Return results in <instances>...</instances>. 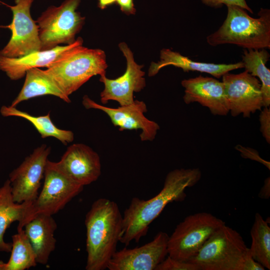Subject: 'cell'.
Masks as SVG:
<instances>
[{"label":"cell","instance_id":"obj_15","mask_svg":"<svg viewBox=\"0 0 270 270\" xmlns=\"http://www.w3.org/2000/svg\"><path fill=\"white\" fill-rule=\"evenodd\" d=\"M55 164L66 176L83 186L96 181L101 174L98 154L83 144L70 146L60 160Z\"/></svg>","mask_w":270,"mask_h":270},{"label":"cell","instance_id":"obj_28","mask_svg":"<svg viewBox=\"0 0 270 270\" xmlns=\"http://www.w3.org/2000/svg\"><path fill=\"white\" fill-rule=\"evenodd\" d=\"M260 131L266 142L270 143V108L264 107L259 116Z\"/></svg>","mask_w":270,"mask_h":270},{"label":"cell","instance_id":"obj_26","mask_svg":"<svg viewBox=\"0 0 270 270\" xmlns=\"http://www.w3.org/2000/svg\"><path fill=\"white\" fill-rule=\"evenodd\" d=\"M155 270H200L196 264L186 261L173 258L168 256Z\"/></svg>","mask_w":270,"mask_h":270},{"label":"cell","instance_id":"obj_21","mask_svg":"<svg viewBox=\"0 0 270 270\" xmlns=\"http://www.w3.org/2000/svg\"><path fill=\"white\" fill-rule=\"evenodd\" d=\"M11 185L9 180L0 188V252H11L12 243L4 241V236L10 224L21 222L27 208L32 202H15L12 199Z\"/></svg>","mask_w":270,"mask_h":270},{"label":"cell","instance_id":"obj_19","mask_svg":"<svg viewBox=\"0 0 270 270\" xmlns=\"http://www.w3.org/2000/svg\"><path fill=\"white\" fill-rule=\"evenodd\" d=\"M24 228L36 254L37 263L46 264L56 248L54 234L57 224L55 220L52 216L39 214Z\"/></svg>","mask_w":270,"mask_h":270},{"label":"cell","instance_id":"obj_2","mask_svg":"<svg viewBox=\"0 0 270 270\" xmlns=\"http://www.w3.org/2000/svg\"><path fill=\"white\" fill-rule=\"evenodd\" d=\"M86 270H104L116 251L122 227L117 204L106 198L95 200L86 216Z\"/></svg>","mask_w":270,"mask_h":270},{"label":"cell","instance_id":"obj_3","mask_svg":"<svg viewBox=\"0 0 270 270\" xmlns=\"http://www.w3.org/2000/svg\"><path fill=\"white\" fill-rule=\"evenodd\" d=\"M222 25L206 37L212 46L232 44L244 49L270 48V10L262 8L258 18L251 17L246 10L236 6H228Z\"/></svg>","mask_w":270,"mask_h":270},{"label":"cell","instance_id":"obj_27","mask_svg":"<svg viewBox=\"0 0 270 270\" xmlns=\"http://www.w3.org/2000/svg\"><path fill=\"white\" fill-rule=\"evenodd\" d=\"M205 5L214 8L222 7L223 4L226 6H236L241 7L251 14L252 10L248 6L246 0H201Z\"/></svg>","mask_w":270,"mask_h":270},{"label":"cell","instance_id":"obj_1","mask_svg":"<svg viewBox=\"0 0 270 270\" xmlns=\"http://www.w3.org/2000/svg\"><path fill=\"white\" fill-rule=\"evenodd\" d=\"M201 176L198 168L175 169L167 174L158 194L148 200L133 198L122 216L120 242L126 246L133 240L138 242L166 206L172 202L184 200L186 189L196 184Z\"/></svg>","mask_w":270,"mask_h":270},{"label":"cell","instance_id":"obj_30","mask_svg":"<svg viewBox=\"0 0 270 270\" xmlns=\"http://www.w3.org/2000/svg\"><path fill=\"white\" fill-rule=\"evenodd\" d=\"M116 3L120 6V10L126 14H136V10L133 0H117Z\"/></svg>","mask_w":270,"mask_h":270},{"label":"cell","instance_id":"obj_7","mask_svg":"<svg viewBox=\"0 0 270 270\" xmlns=\"http://www.w3.org/2000/svg\"><path fill=\"white\" fill-rule=\"evenodd\" d=\"M82 0H65L58 6H51L38 18L41 50H48L60 44H70L82 30L85 18L76 11Z\"/></svg>","mask_w":270,"mask_h":270},{"label":"cell","instance_id":"obj_5","mask_svg":"<svg viewBox=\"0 0 270 270\" xmlns=\"http://www.w3.org/2000/svg\"><path fill=\"white\" fill-rule=\"evenodd\" d=\"M251 256L242 236L226 225L216 230L188 262L200 270H243Z\"/></svg>","mask_w":270,"mask_h":270},{"label":"cell","instance_id":"obj_9","mask_svg":"<svg viewBox=\"0 0 270 270\" xmlns=\"http://www.w3.org/2000/svg\"><path fill=\"white\" fill-rule=\"evenodd\" d=\"M34 0H14V6L1 2L12 10V20L6 26L12 32L10 39L0 50V56L19 58L41 50L38 26L30 14Z\"/></svg>","mask_w":270,"mask_h":270},{"label":"cell","instance_id":"obj_25","mask_svg":"<svg viewBox=\"0 0 270 270\" xmlns=\"http://www.w3.org/2000/svg\"><path fill=\"white\" fill-rule=\"evenodd\" d=\"M259 213H256L250 230L252 257L265 268L270 270V227Z\"/></svg>","mask_w":270,"mask_h":270},{"label":"cell","instance_id":"obj_20","mask_svg":"<svg viewBox=\"0 0 270 270\" xmlns=\"http://www.w3.org/2000/svg\"><path fill=\"white\" fill-rule=\"evenodd\" d=\"M26 78L22 90L12 102L11 106L15 107L20 102L45 95H52L67 103L70 102L67 96L45 70L32 68L26 73Z\"/></svg>","mask_w":270,"mask_h":270},{"label":"cell","instance_id":"obj_6","mask_svg":"<svg viewBox=\"0 0 270 270\" xmlns=\"http://www.w3.org/2000/svg\"><path fill=\"white\" fill-rule=\"evenodd\" d=\"M42 188L36 198L27 208L17 230L39 214L52 216L63 209L74 197L82 192L84 186L73 181L56 166L55 162L48 160Z\"/></svg>","mask_w":270,"mask_h":270},{"label":"cell","instance_id":"obj_24","mask_svg":"<svg viewBox=\"0 0 270 270\" xmlns=\"http://www.w3.org/2000/svg\"><path fill=\"white\" fill-rule=\"evenodd\" d=\"M11 256L6 263L0 261V270H24L35 266L36 255L23 229L12 236Z\"/></svg>","mask_w":270,"mask_h":270},{"label":"cell","instance_id":"obj_31","mask_svg":"<svg viewBox=\"0 0 270 270\" xmlns=\"http://www.w3.org/2000/svg\"><path fill=\"white\" fill-rule=\"evenodd\" d=\"M258 196L262 199H268L270 196V179L267 178L264 182V184L260 189Z\"/></svg>","mask_w":270,"mask_h":270},{"label":"cell","instance_id":"obj_18","mask_svg":"<svg viewBox=\"0 0 270 270\" xmlns=\"http://www.w3.org/2000/svg\"><path fill=\"white\" fill-rule=\"evenodd\" d=\"M168 66L180 68L184 72L196 71L207 73L217 78H222L224 74L232 70L244 68L242 61L229 64L196 62L178 52L163 48L160 52V60L157 62H151L148 69V76L156 75L160 69Z\"/></svg>","mask_w":270,"mask_h":270},{"label":"cell","instance_id":"obj_22","mask_svg":"<svg viewBox=\"0 0 270 270\" xmlns=\"http://www.w3.org/2000/svg\"><path fill=\"white\" fill-rule=\"evenodd\" d=\"M270 58L266 48L244 49L242 56V62L245 70L260 80L264 107L270 106V70L266 66Z\"/></svg>","mask_w":270,"mask_h":270},{"label":"cell","instance_id":"obj_8","mask_svg":"<svg viewBox=\"0 0 270 270\" xmlns=\"http://www.w3.org/2000/svg\"><path fill=\"white\" fill-rule=\"evenodd\" d=\"M224 224L222 220L208 212H200L187 216L169 236L168 256L188 261L210 236Z\"/></svg>","mask_w":270,"mask_h":270},{"label":"cell","instance_id":"obj_17","mask_svg":"<svg viewBox=\"0 0 270 270\" xmlns=\"http://www.w3.org/2000/svg\"><path fill=\"white\" fill-rule=\"evenodd\" d=\"M83 40L79 37L76 41L65 46H57L48 50L34 52L19 58H8L0 56V70L12 80L23 78L26 71L32 68H48L60 60L74 47L82 45Z\"/></svg>","mask_w":270,"mask_h":270},{"label":"cell","instance_id":"obj_29","mask_svg":"<svg viewBox=\"0 0 270 270\" xmlns=\"http://www.w3.org/2000/svg\"><path fill=\"white\" fill-rule=\"evenodd\" d=\"M236 148L241 152V156L243 158L258 162L264 164L268 170L270 169V162L261 158L256 150L250 148H245L240 145L236 146Z\"/></svg>","mask_w":270,"mask_h":270},{"label":"cell","instance_id":"obj_32","mask_svg":"<svg viewBox=\"0 0 270 270\" xmlns=\"http://www.w3.org/2000/svg\"><path fill=\"white\" fill-rule=\"evenodd\" d=\"M117 0H98V7L101 10H104L116 2Z\"/></svg>","mask_w":270,"mask_h":270},{"label":"cell","instance_id":"obj_10","mask_svg":"<svg viewBox=\"0 0 270 270\" xmlns=\"http://www.w3.org/2000/svg\"><path fill=\"white\" fill-rule=\"evenodd\" d=\"M222 78L232 116L242 114L244 118H250L252 114L262 110V86L256 77L244 70L237 74L227 72Z\"/></svg>","mask_w":270,"mask_h":270},{"label":"cell","instance_id":"obj_14","mask_svg":"<svg viewBox=\"0 0 270 270\" xmlns=\"http://www.w3.org/2000/svg\"><path fill=\"white\" fill-rule=\"evenodd\" d=\"M82 103L87 109H96L105 112L114 126L118 127L120 131L140 129L142 141L153 140L160 128L156 122L144 116V114L148 110L143 101L134 100L130 104L112 108L98 104L85 95Z\"/></svg>","mask_w":270,"mask_h":270},{"label":"cell","instance_id":"obj_4","mask_svg":"<svg viewBox=\"0 0 270 270\" xmlns=\"http://www.w3.org/2000/svg\"><path fill=\"white\" fill-rule=\"evenodd\" d=\"M107 68L104 50L80 45L52 64L45 71L69 97L92 76L106 75Z\"/></svg>","mask_w":270,"mask_h":270},{"label":"cell","instance_id":"obj_12","mask_svg":"<svg viewBox=\"0 0 270 270\" xmlns=\"http://www.w3.org/2000/svg\"><path fill=\"white\" fill-rule=\"evenodd\" d=\"M126 60L125 72L115 79H110L106 75L100 76V81L104 84L100 94V101L106 104L109 100L116 101L120 106L134 102V93L140 92L146 86L145 72L142 70L143 65L134 60L132 52L124 42L118 44Z\"/></svg>","mask_w":270,"mask_h":270},{"label":"cell","instance_id":"obj_16","mask_svg":"<svg viewBox=\"0 0 270 270\" xmlns=\"http://www.w3.org/2000/svg\"><path fill=\"white\" fill-rule=\"evenodd\" d=\"M181 84L184 88L183 100L185 104L198 102L208 108L214 116H226L230 112L222 81L200 75L184 79Z\"/></svg>","mask_w":270,"mask_h":270},{"label":"cell","instance_id":"obj_13","mask_svg":"<svg viewBox=\"0 0 270 270\" xmlns=\"http://www.w3.org/2000/svg\"><path fill=\"white\" fill-rule=\"evenodd\" d=\"M169 236L159 232L150 242L133 248L116 251L108 262L109 270H155L168 255Z\"/></svg>","mask_w":270,"mask_h":270},{"label":"cell","instance_id":"obj_23","mask_svg":"<svg viewBox=\"0 0 270 270\" xmlns=\"http://www.w3.org/2000/svg\"><path fill=\"white\" fill-rule=\"evenodd\" d=\"M0 112L4 116H18L26 120L34 126L43 138L54 137L65 145L72 142L74 139V134L72 131L60 129L54 124L50 112L44 116H34L11 106H2Z\"/></svg>","mask_w":270,"mask_h":270},{"label":"cell","instance_id":"obj_11","mask_svg":"<svg viewBox=\"0 0 270 270\" xmlns=\"http://www.w3.org/2000/svg\"><path fill=\"white\" fill-rule=\"evenodd\" d=\"M50 152V147L41 145L10 174L12 195L15 202H32L36 198Z\"/></svg>","mask_w":270,"mask_h":270}]
</instances>
